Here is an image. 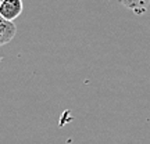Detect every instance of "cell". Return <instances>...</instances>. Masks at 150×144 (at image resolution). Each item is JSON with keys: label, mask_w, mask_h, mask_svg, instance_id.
<instances>
[{"label": "cell", "mask_w": 150, "mask_h": 144, "mask_svg": "<svg viewBox=\"0 0 150 144\" xmlns=\"http://www.w3.org/2000/svg\"><path fill=\"white\" fill-rule=\"evenodd\" d=\"M22 0H1L0 3V17L6 21L13 22L16 18L21 15L22 13Z\"/></svg>", "instance_id": "obj_1"}, {"label": "cell", "mask_w": 150, "mask_h": 144, "mask_svg": "<svg viewBox=\"0 0 150 144\" xmlns=\"http://www.w3.org/2000/svg\"><path fill=\"white\" fill-rule=\"evenodd\" d=\"M17 33V27L14 22L6 21L3 17H0V46H4L10 43Z\"/></svg>", "instance_id": "obj_2"}, {"label": "cell", "mask_w": 150, "mask_h": 144, "mask_svg": "<svg viewBox=\"0 0 150 144\" xmlns=\"http://www.w3.org/2000/svg\"><path fill=\"white\" fill-rule=\"evenodd\" d=\"M124 7H127L136 15H143L150 4V0H120Z\"/></svg>", "instance_id": "obj_3"}, {"label": "cell", "mask_w": 150, "mask_h": 144, "mask_svg": "<svg viewBox=\"0 0 150 144\" xmlns=\"http://www.w3.org/2000/svg\"><path fill=\"white\" fill-rule=\"evenodd\" d=\"M0 3H1V0H0Z\"/></svg>", "instance_id": "obj_4"}]
</instances>
